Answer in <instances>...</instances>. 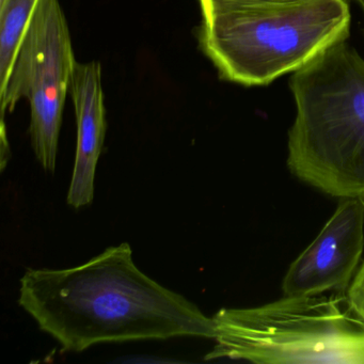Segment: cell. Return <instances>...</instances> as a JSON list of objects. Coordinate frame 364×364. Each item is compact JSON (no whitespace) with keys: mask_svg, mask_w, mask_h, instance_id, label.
<instances>
[{"mask_svg":"<svg viewBox=\"0 0 364 364\" xmlns=\"http://www.w3.org/2000/svg\"><path fill=\"white\" fill-rule=\"evenodd\" d=\"M293 0H199L201 8L202 20H208L215 14L231 11L251 6L265 5V4L285 3Z\"/></svg>","mask_w":364,"mask_h":364,"instance_id":"9c48e42d","label":"cell"},{"mask_svg":"<svg viewBox=\"0 0 364 364\" xmlns=\"http://www.w3.org/2000/svg\"><path fill=\"white\" fill-rule=\"evenodd\" d=\"M1 1H4V0H0V3H1Z\"/></svg>","mask_w":364,"mask_h":364,"instance_id":"7c38bea8","label":"cell"},{"mask_svg":"<svg viewBox=\"0 0 364 364\" xmlns=\"http://www.w3.org/2000/svg\"><path fill=\"white\" fill-rule=\"evenodd\" d=\"M18 304L65 351L101 343L215 338L213 318L144 274L127 242L76 267L27 270Z\"/></svg>","mask_w":364,"mask_h":364,"instance_id":"6da1fadb","label":"cell"},{"mask_svg":"<svg viewBox=\"0 0 364 364\" xmlns=\"http://www.w3.org/2000/svg\"><path fill=\"white\" fill-rule=\"evenodd\" d=\"M345 294L284 296L255 308H223L214 317L216 345L204 359L263 364H364V323Z\"/></svg>","mask_w":364,"mask_h":364,"instance_id":"277c9868","label":"cell"},{"mask_svg":"<svg viewBox=\"0 0 364 364\" xmlns=\"http://www.w3.org/2000/svg\"><path fill=\"white\" fill-rule=\"evenodd\" d=\"M40 0H4L0 3V92L5 89L16 55Z\"/></svg>","mask_w":364,"mask_h":364,"instance_id":"ba28073f","label":"cell"},{"mask_svg":"<svg viewBox=\"0 0 364 364\" xmlns=\"http://www.w3.org/2000/svg\"><path fill=\"white\" fill-rule=\"evenodd\" d=\"M287 167L330 197L364 203V60L344 41L294 72Z\"/></svg>","mask_w":364,"mask_h":364,"instance_id":"7a4b0ae2","label":"cell"},{"mask_svg":"<svg viewBox=\"0 0 364 364\" xmlns=\"http://www.w3.org/2000/svg\"><path fill=\"white\" fill-rule=\"evenodd\" d=\"M363 248L364 203L355 198L341 199L316 238L289 266L283 278V294H346Z\"/></svg>","mask_w":364,"mask_h":364,"instance_id":"8992f818","label":"cell"},{"mask_svg":"<svg viewBox=\"0 0 364 364\" xmlns=\"http://www.w3.org/2000/svg\"><path fill=\"white\" fill-rule=\"evenodd\" d=\"M345 298L351 313L364 323V261L355 272Z\"/></svg>","mask_w":364,"mask_h":364,"instance_id":"30bf717a","label":"cell"},{"mask_svg":"<svg viewBox=\"0 0 364 364\" xmlns=\"http://www.w3.org/2000/svg\"><path fill=\"white\" fill-rule=\"evenodd\" d=\"M76 65L60 1L40 0L7 85L0 92V107L4 120L18 102L28 100L31 146L46 171L54 172L56 168L63 107Z\"/></svg>","mask_w":364,"mask_h":364,"instance_id":"5b68a950","label":"cell"},{"mask_svg":"<svg viewBox=\"0 0 364 364\" xmlns=\"http://www.w3.org/2000/svg\"><path fill=\"white\" fill-rule=\"evenodd\" d=\"M349 29L346 0H293L215 14L198 40L223 80L266 86L347 40Z\"/></svg>","mask_w":364,"mask_h":364,"instance_id":"3957f363","label":"cell"},{"mask_svg":"<svg viewBox=\"0 0 364 364\" xmlns=\"http://www.w3.org/2000/svg\"><path fill=\"white\" fill-rule=\"evenodd\" d=\"M358 4H359L360 6H361L362 9H363L364 11V0H355Z\"/></svg>","mask_w":364,"mask_h":364,"instance_id":"8fae6325","label":"cell"},{"mask_svg":"<svg viewBox=\"0 0 364 364\" xmlns=\"http://www.w3.org/2000/svg\"><path fill=\"white\" fill-rule=\"evenodd\" d=\"M70 95L75 109L77 144L68 203L78 210L95 198V172L107 127L100 63H77Z\"/></svg>","mask_w":364,"mask_h":364,"instance_id":"52a82bcc","label":"cell"}]
</instances>
